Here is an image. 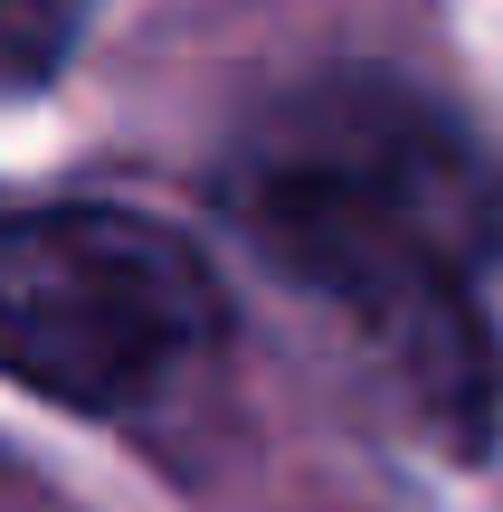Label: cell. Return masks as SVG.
<instances>
[{"label": "cell", "instance_id": "obj_4", "mask_svg": "<svg viewBox=\"0 0 503 512\" xmlns=\"http://www.w3.org/2000/svg\"><path fill=\"white\" fill-rule=\"evenodd\" d=\"M0 494H10V465H0Z\"/></svg>", "mask_w": 503, "mask_h": 512}, {"label": "cell", "instance_id": "obj_3", "mask_svg": "<svg viewBox=\"0 0 503 512\" xmlns=\"http://www.w3.org/2000/svg\"><path fill=\"white\" fill-rule=\"evenodd\" d=\"M95 0H0V95L57 86V67L76 57Z\"/></svg>", "mask_w": 503, "mask_h": 512}, {"label": "cell", "instance_id": "obj_2", "mask_svg": "<svg viewBox=\"0 0 503 512\" xmlns=\"http://www.w3.org/2000/svg\"><path fill=\"white\" fill-rule=\"evenodd\" d=\"M228 342V285L171 219L57 200L0 219V370L76 418H143Z\"/></svg>", "mask_w": 503, "mask_h": 512}, {"label": "cell", "instance_id": "obj_1", "mask_svg": "<svg viewBox=\"0 0 503 512\" xmlns=\"http://www.w3.org/2000/svg\"><path fill=\"white\" fill-rule=\"evenodd\" d=\"M219 219L266 275L342 313L437 456L475 465L503 437V171L437 95L380 67H333L266 95L219 152Z\"/></svg>", "mask_w": 503, "mask_h": 512}]
</instances>
